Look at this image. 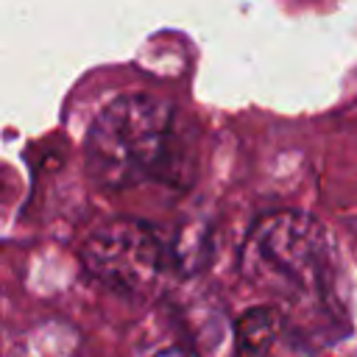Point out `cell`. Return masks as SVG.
<instances>
[{"instance_id":"obj_3","label":"cell","mask_w":357,"mask_h":357,"mask_svg":"<svg viewBox=\"0 0 357 357\" xmlns=\"http://www.w3.org/2000/svg\"><path fill=\"white\" fill-rule=\"evenodd\" d=\"M89 276L123 296H148L170 268V251L153 226L134 218H114L98 226L81 245Z\"/></svg>"},{"instance_id":"obj_1","label":"cell","mask_w":357,"mask_h":357,"mask_svg":"<svg viewBox=\"0 0 357 357\" xmlns=\"http://www.w3.org/2000/svg\"><path fill=\"white\" fill-rule=\"evenodd\" d=\"M335 248L326 229L307 212L282 209L259 218L245 234L240 271L259 293L293 312V329L310 346L349 332L335 290Z\"/></svg>"},{"instance_id":"obj_2","label":"cell","mask_w":357,"mask_h":357,"mask_svg":"<svg viewBox=\"0 0 357 357\" xmlns=\"http://www.w3.org/2000/svg\"><path fill=\"white\" fill-rule=\"evenodd\" d=\"M173 131V106L153 95H120L106 103L84 142L86 173L103 190H128L162 167Z\"/></svg>"},{"instance_id":"obj_6","label":"cell","mask_w":357,"mask_h":357,"mask_svg":"<svg viewBox=\"0 0 357 357\" xmlns=\"http://www.w3.org/2000/svg\"><path fill=\"white\" fill-rule=\"evenodd\" d=\"M156 357H198V354H195V351H190V349L173 346V349H165V351H159Z\"/></svg>"},{"instance_id":"obj_4","label":"cell","mask_w":357,"mask_h":357,"mask_svg":"<svg viewBox=\"0 0 357 357\" xmlns=\"http://www.w3.org/2000/svg\"><path fill=\"white\" fill-rule=\"evenodd\" d=\"M284 326H287L284 315H279V310H273V307L248 310L234 326L237 357H268L271 346L279 340Z\"/></svg>"},{"instance_id":"obj_5","label":"cell","mask_w":357,"mask_h":357,"mask_svg":"<svg viewBox=\"0 0 357 357\" xmlns=\"http://www.w3.org/2000/svg\"><path fill=\"white\" fill-rule=\"evenodd\" d=\"M170 251V268L181 276H192L204 271L209 254H212V226L204 218L184 220L176 229L173 243L167 245Z\"/></svg>"}]
</instances>
